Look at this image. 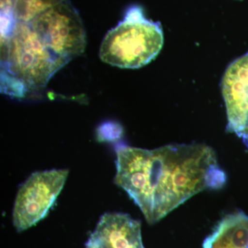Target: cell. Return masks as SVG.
I'll return each mask as SVG.
<instances>
[{
    "mask_svg": "<svg viewBox=\"0 0 248 248\" xmlns=\"http://www.w3.org/2000/svg\"><path fill=\"white\" fill-rule=\"evenodd\" d=\"M114 183L154 224L194 195L220 189L226 174L216 153L203 143L170 144L153 150L120 146Z\"/></svg>",
    "mask_w": 248,
    "mask_h": 248,
    "instance_id": "cell-1",
    "label": "cell"
},
{
    "mask_svg": "<svg viewBox=\"0 0 248 248\" xmlns=\"http://www.w3.org/2000/svg\"><path fill=\"white\" fill-rule=\"evenodd\" d=\"M164 45L159 22L145 17L139 6L130 8L123 20L107 32L99 48V58L111 66L139 68L153 61Z\"/></svg>",
    "mask_w": 248,
    "mask_h": 248,
    "instance_id": "cell-2",
    "label": "cell"
},
{
    "mask_svg": "<svg viewBox=\"0 0 248 248\" xmlns=\"http://www.w3.org/2000/svg\"><path fill=\"white\" fill-rule=\"evenodd\" d=\"M4 68L28 89L45 87L57 71L68 62L49 50L28 22H17L4 42Z\"/></svg>",
    "mask_w": 248,
    "mask_h": 248,
    "instance_id": "cell-3",
    "label": "cell"
},
{
    "mask_svg": "<svg viewBox=\"0 0 248 248\" xmlns=\"http://www.w3.org/2000/svg\"><path fill=\"white\" fill-rule=\"evenodd\" d=\"M28 23L44 45L59 57L69 61L84 51V24L69 0L48 8Z\"/></svg>",
    "mask_w": 248,
    "mask_h": 248,
    "instance_id": "cell-4",
    "label": "cell"
},
{
    "mask_svg": "<svg viewBox=\"0 0 248 248\" xmlns=\"http://www.w3.org/2000/svg\"><path fill=\"white\" fill-rule=\"evenodd\" d=\"M66 169L35 172L23 183L16 196L13 221L18 232L43 219L60 195L68 177Z\"/></svg>",
    "mask_w": 248,
    "mask_h": 248,
    "instance_id": "cell-5",
    "label": "cell"
},
{
    "mask_svg": "<svg viewBox=\"0 0 248 248\" xmlns=\"http://www.w3.org/2000/svg\"><path fill=\"white\" fill-rule=\"evenodd\" d=\"M227 128L248 146V52L227 68L221 81Z\"/></svg>",
    "mask_w": 248,
    "mask_h": 248,
    "instance_id": "cell-6",
    "label": "cell"
},
{
    "mask_svg": "<svg viewBox=\"0 0 248 248\" xmlns=\"http://www.w3.org/2000/svg\"><path fill=\"white\" fill-rule=\"evenodd\" d=\"M86 246L89 248H144L141 224L126 214H104Z\"/></svg>",
    "mask_w": 248,
    "mask_h": 248,
    "instance_id": "cell-7",
    "label": "cell"
},
{
    "mask_svg": "<svg viewBox=\"0 0 248 248\" xmlns=\"http://www.w3.org/2000/svg\"><path fill=\"white\" fill-rule=\"evenodd\" d=\"M86 248H89L86 247Z\"/></svg>",
    "mask_w": 248,
    "mask_h": 248,
    "instance_id": "cell-8",
    "label": "cell"
}]
</instances>
